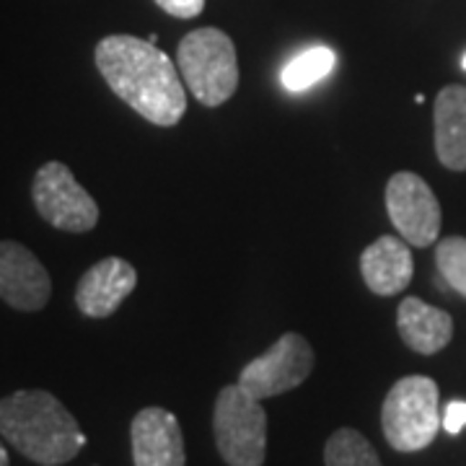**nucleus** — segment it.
Instances as JSON below:
<instances>
[{
	"instance_id": "1",
	"label": "nucleus",
	"mask_w": 466,
	"mask_h": 466,
	"mask_svg": "<svg viewBox=\"0 0 466 466\" xmlns=\"http://www.w3.org/2000/svg\"><path fill=\"white\" fill-rule=\"evenodd\" d=\"M96 67L106 86L130 109L158 127H174L187 112L179 67L148 39L112 34L96 45Z\"/></svg>"
},
{
	"instance_id": "2",
	"label": "nucleus",
	"mask_w": 466,
	"mask_h": 466,
	"mask_svg": "<svg viewBox=\"0 0 466 466\" xmlns=\"http://www.w3.org/2000/svg\"><path fill=\"white\" fill-rule=\"evenodd\" d=\"M0 433L18 453L42 466L66 464L86 446L78 420L42 389H24L0 400Z\"/></svg>"
},
{
	"instance_id": "3",
	"label": "nucleus",
	"mask_w": 466,
	"mask_h": 466,
	"mask_svg": "<svg viewBox=\"0 0 466 466\" xmlns=\"http://www.w3.org/2000/svg\"><path fill=\"white\" fill-rule=\"evenodd\" d=\"M177 67L189 94L205 106H220L238 88L236 45L216 26H202L184 36L177 50Z\"/></svg>"
},
{
	"instance_id": "4",
	"label": "nucleus",
	"mask_w": 466,
	"mask_h": 466,
	"mask_svg": "<svg viewBox=\"0 0 466 466\" xmlns=\"http://www.w3.org/2000/svg\"><path fill=\"white\" fill-rule=\"evenodd\" d=\"M438 401V383L428 376H404L394 383L381 407V428L389 446L401 453L428 449L443 428Z\"/></svg>"
},
{
	"instance_id": "5",
	"label": "nucleus",
	"mask_w": 466,
	"mask_h": 466,
	"mask_svg": "<svg viewBox=\"0 0 466 466\" xmlns=\"http://www.w3.org/2000/svg\"><path fill=\"white\" fill-rule=\"evenodd\" d=\"M213 433L228 466H262L267 456V412L241 383L218 391Z\"/></svg>"
},
{
	"instance_id": "6",
	"label": "nucleus",
	"mask_w": 466,
	"mask_h": 466,
	"mask_svg": "<svg viewBox=\"0 0 466 466\" xmlns=\"http://www.w3.org/2000/svg\"><path fill=\"white\" fill-rule=\"evenodd\" d=\"M36 213L66 233H86L99 223V205L73 177V171L50 161L36 171L32 184Z\"/></svg>"
},
{
	"instance_id": "7",
	"label": "nucleus",
	"mask_w": 466,
	"mask_h": 466,
	"mask_svg": "<svg viewBox=\"0 0 466 466\" xmlns=\"http://www.w3.org/2000/svg\"><path fill=\"white\" fill-rule=\"evenodd\" d=\"M314 370V350L299 332L283 334L272 348L244 366L238 383L254 400L280 397L299 389Z\"/></svg>"
},
{
	"instance_id": "8",
	"label": "nucleus",
	"mask_w": 466,
	"mask_h": 466,
	"mask_svg": "<svg viewBox=\"0 0 466 466\" xmlns=\"http://www.w3.org/2000/svg\"><path fill=\"white\" fill-rule=\"evenodd\" d=\"M386 213L407 244L431 247L441 233V202L431 184L412 171H397L386 184Z\"/></svg>"
},
{
	"instance_id": "9",
	"label": "nucleus",
	"mask_w": 466,
	"mask_h": 466,
	"mask_svg": "<svg viewBox=\"0 0 466 466\" xmlns=\"http://www.w3.org/2000/svg\"><path fill=\"white\" fill-rule=\"evenodd\" d=\"M50 296V272L36 254L18 241H0V300L18 311H42Z\"/></svg>"
},
{
	"instance_id": "10",
	"label": "nucleus",
	"mask_w": 466,
	"mask_h": 466,
	"mask_svg": "<svg viewBox=\"0 0 466 466\" xmlns=\"http://www.w3.org/2000/svg\"><path fill=\"white\" fill-rule=\"evenodd\" d=\"M137 285V269L122 257H104L76 288V306L84 317L106 319L115 314Z\"/></svg>"
},
{
	"instance_id": "11",
	"label": "nucleus",
	"mask_w": 466,
	"mask_h": 466,
	"mask_svg": "<svg viewBox=\"0 0 466 466\" xmlns=\"http://www.w3.org/2000/svg\"><path fill=\"white\" fill-rule=\"evenodd\" d=\"M135 466H184V435L179 420L164 407H146L130 425Z\"/></svg>"
},
{
	"instance_id": "12",
	"label": "nucleus",
	"mask_w": 466,
	"mask_h": 466,
	"mask_svg": "<svg viewBox=\"0 0 466 466\" xmlns=\"http://www.w3.org/2000/svg\"><path fill=\"white\" fill-rule=\"evenodd\" d=\"M360 275L376 296H397L415 275V259L404 238L381 236L360 254Z\"/></svg>"
},
{
	"instance_id": "13",
	"label": "nucleus",
	"mask_w": 466,
	"mask_h": 466,
	"mask_svg": "<svg viewBox=\"0 0 466 466\" xmlns=\"http://www.w3.org/2000/svg\"><path fill=\"white\" fill-rule=\"evenodd\" d=\"M435 156L451 171H466V88L459 84L438 91L433 109Z\"/></svg>"
},
{
	"instance_id": "14",
	"label": "nucleus",
	"mask_w": 466,
	"mask_h": 466,
	"mask_svg": "<svg viewBox=\"0 0 466 466\" xmlns=\"http://www.w3.org/2000/svg\"><path fill=\"white\" fill-rule=\"evenodd\" d=\"M397 329L401 342L420 355H435L453 337V319L449 311L428 306L420 299H404L397 311Z\"/></svg>"
},
{
	"instance_id": "15",
	"label": "nucleus",
	"mask_w": 466,
	"mask_h": 466,
	"mask_svg": "<svg viewBox=\"0 0 466 466\" xmlns=\"http://www.w3.org/2000/svg\"><path fill=\"white\" fill-rule=\"evenodd\" d=\"M337 66V52L324 45H314L309 50L299 52L280 73V84L288 91H306L319 81H324Z\"/></svg>"
},
{
	"instance_id": "16",
	"label": "nucleus",
	"mask_w": 466,
	"mask_h": 466,
	"mask_svg": "<svg viewBox=\"0 0 466 466\" xmlns=\"http://www.w3.org/2000/svg\"><path fill=\"white\" fill-rule=\"evenodd\" d=\"M324 466H381V459L366 435L339 428L324 446Z\"/></svg>"
},
{
	"instance_id": "17",
	"label": "nucleus",
	"mask_w": 466,
	"mask_h": 466,
	"mask_svg": "<svg viewBox=\"0 0 466 466\" xmlns=\"http://www.w3.org/2000/svg\"><path fill=\"white\" fill-rule=\"evenodd\" d=\"M435 265L443 280L466 299V238L464 236H449L438 241L435 249Z\"/></svg>"
},
{
	"instance_id": "18",
	"label": "nucleus",
	"mask_w": 466,
	"mask_h": 466,
	"mask_svg": "<svg viewBox=\"0 0 466 466\" xmlns=\"http://www.w3.org/2000/svg\"><path fill=\"white\" fill-rule=\"evenodd\" d=\"M156 5L174 18H195L202 14L205 0H156Z\"/></svg>"
},
{
	"instance_id": "19",
	"label": "nucleus",
	"mask_w": 466,
	"mask_h": 466,
	"mask_svg": "<svg viewBox=\"0 0 466 466\" xmlns=\"http://www.w3.org/2000/svg\"><path fill=\"white\" fill-rule=\"evenodd\" d=\"M466 428V401H451L443 412V431L451 435H459Z\"/></svg>"
},
{
	"instance_id": "20",
	"label": "nucleus",
	"mask_w": 466,
	"mask_h": 466,
	"mask_svg": "<svg viewBox=\"0 0 466 466\" xmlns=\"http://www.w3.org/2000/svg\"><path fill=\"white\" fill-rule=\"evenodd\" d=\"M0 466H8V453L3 449V443H0Z\"/></svg>"
},
{
	"instance_id": "21",
	"label": "nucleus",
	"mask_w": 466,
	"mask_h": 466,
	"mask_svg": "<svg viewBox=\"0 0 466 466\" xmlns=\"http://www.w3.org/2000/svg\"><path fill=\"white\" fill-rule=\"evenodd\" d=\"M461 67H464V70H466V52H464V57H461Z\"/></svg>"
}]
</instances>
